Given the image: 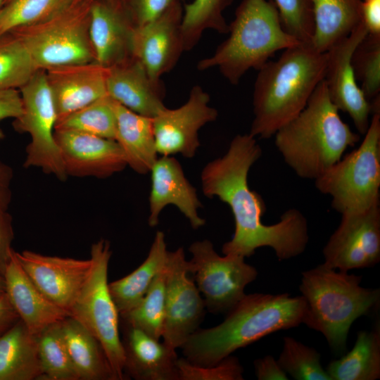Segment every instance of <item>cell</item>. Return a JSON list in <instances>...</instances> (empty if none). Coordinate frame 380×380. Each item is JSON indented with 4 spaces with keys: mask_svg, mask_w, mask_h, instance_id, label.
Listing matches in <instances>:
<instances>
[{
    "mask_svg": "<svg viewBox=\"0 0 380 380\" xmlns=\"http://www.w3.org/2000/svg\"><path fill=\"white\" fill-rule=\"evenodd\" d=\"M261 155L262 148L254 137L249 133L236 135L227 152L203 168L202 190L206 197H217L227 204L233 214L234 233L222 246L224 255L246 258L259 248L270 247L279 260H289L306 248L307 220L300 210L290 208L276 224L262 222L266 211L265 201L248 183L249 170Z\"/></svg>",
    "mask_w": 380,
    "mask_h": 380,
    "instance_id": "obj_1",
    "label": "cell"
},
{
    "mask_svg": "<svg viewBox=\"0 0 380 380\" xmlns=\"http://www.w3.org/2000/svg\"><path fill=\"white\" fill-rule=\"evenodd\" d=\"M305 309L302 296L289 293L246 295L227 313L220 324L198 329L182 346L192 364L214 365L264 336L300 324Z\"/></svg>",
    "mask_w": 380,
    "mask_h": 380,
    "instance_id": "obj_2",
    "label": "cell"
},
{
    "mask_svg": "<svg viewBox=\"0 0 380 380\" xmlns=\"http://www.w3.org/2000/svg\"><path fill=\"white\" fill-rule=\"evenodd\" d=\"M326 64L327 52L305 43L286 49L276 61L265 63L258 70L254 84L249 134L269 139L298 115L324 80Z\"/></svg>",
    "mask_w": 380,
    "mask_h": 380,
    "instance_id": "obj_3",
    "label": "cell"
},
{
    "mask_svg": "<svg viewBox=\"0 0 380 380\" xmlns=\"http://www.w3.org/2000/svg\"><path fill=\"white\" fill-rule=\"evenodd\" d=\"M338 112L322 80L301 112L273 136L284 162L298 177L316 179L359 142V134Z\"/></svg>",
    "mask_w": 380,
    "mask_h": 380,
    "instance_id": "obj_4",
    "label": "cell"
},
{
    "mask_svg": "<svg viewBox=\"0 0 380 380\" xmlns=\"http://www.w3.org/2000/svg\"><path fill=\"white\" fill-rule=\"evenodd\" d=\"M361 280V276L324 263L302 273L299 289L305 303L302 323L322 334L338 354L346 352L352 324L379 305V289L362 287Z\"/></svg>",
    "mask_w": 380,
    "mask_h": 380,
    "instance_id": "obj_5",
    "label": "cell"
},
{
    "mask_svg": "<svg viewBox=\"0 0 380 380\" xmlns=\"http://www.w3.org/2000/svg\"><path fill=\"white\" fill-rule=\"evenodd\" d=\"M228 34L196 68L200 71L217 68L234 85L250 69L259 70L277 51L300 43L284 29L273 0H241Z\"/></svg>",
    "mask_w": 380,
    "mask_h": 380,
    "instance_id": "obj_6",
    "label": "cell"
},
{
    "mask_svg": "<svg viewBox=\"0 0 380 380\" xmlns=\"http://www.w3.org/2000/svg\"><path fill=\"white\" fill-rule=\"evenodd\" d=\"M314 181L319 192L331 197L332 209L341 215L379 204L380 113L372 115L360 145Z\"/></svg>",
    "mask_w": 380,
    "mask_h": 380,
    "instance_id": "obj_7",
    "label": "cell"
},
{
    "mask_svg": "<svg viewBox=\"0 0 380 380\" xmlns=\"http://www.w3.org/2000/svg\"><path fill=\"white\" fill-rule=\"evenodd\" d=\"M91 4L72 1L42 22L11 32L20 39L37 70L95 62L89 32Z\"/></svg>",
    "mask_w": 380,
    "mask_h": 380,
    "instance_id": "obj_8",
    "label": "cell"
},
{
    "mask_svg": "<svg viewBox=\"0 0 380 380\" xmlns=\"http://www.w3.org/2000/svg\"><path fill=\"white\" fill-rule=\"evenodd\" d=\"M110 242L100 239L91 247V270L69 311L100 343L116 380L125 379V353L120 334V315L110 295Z\"/></svg>",
    "mask_w": 380,
    "mask_h": 380,
    "instance_id": "obj_9",
    "label": "cell"
},
{
    "mask_svg": "<svg viewBox=\"0 0 380 380\" xmlns=\"http://www.w3.org/2000/svg\"><path fill=\"white\" fill-rule=\"evenodd\" d=\"M23 111L13 126L19 133H27L30 141L26 147L23 166L37 167L58 179L68 178L60 150L54 137L58 120L55 101L46 71L38 70L19 89Z\"/></svg>",
    "mask_w": 380,
    "mask_h": 380,
    "instance_id": "obj_10",
    "label": "cell"
},
{
    "mask_svg": "<svg viewBox=\"0 0 380 380\" xmlns=\"http://www.w3.org/2000/svg\"><path fill=\"white\" fill-rule=\"evenodd\" d=\"M187 260L189 274L204 296L206 309L212 313H227L245 296V288L258 276L257 270L236 255L220 256L207 239L191 243Z\"/></svg>",
    "mask_w": 380,
    "mask_h": 380,
    "instance_id": "obj_11",
    "label": "cell"
},
{
    "mask_svg": "<svg viewBox=\"0 0 380 380\" xmlns=\"http://www.w3.org/2000/svg\"><path fill=\"white\" fill-rule=\"evenodd\" d=\"M165 315L162 338L172 348H181L203 321L205 304L194 279L188 276L182 247L167 252L165 262Z\"/></svg>",
    "mask_w": 380,
    "mask_h": 380,
    "instance_id": "obj_12",
    "label": "cell"
},
{
    "mask_svg": "<svg viewBox=\"0 0 380 380\" xmlns=\"http://www.w3.org/2000/svg\"><path fill=\"white\" fill-rule=\"evenodd\" d=\"M324 247V264L344 272L371 267L380 260V205L341 215Z\"/></svg>",
    "mask_w": 380,
    "mask_h": 380,
    "instance_id": "obj_13",
    "label": "cell"
},
{
    "mask_svg": "<svg viewBox=\"0 0 380 380\" xmlns=\"http://www.w3.org/2000/svg\"><path fill=\"white\" fill-rule=\"evenodd\" d=\"M209 94L199 85L190 90L187 101L175 109L165 108L153 118V127L158 154L180 153L191 158L200 146L198 131L214 122L217 110L210 106Z\"/></svg>",
    "mask_w": 380,
    "mask_h": 380,
    "instance_id": "obj_14",
    "label": "cell"
},
{
    "mask_svg": "<svg viewBox=\"0 0 380 380\" xmlns=\"http://www.w3.org/2000/svg\"><path fill=\"white\" fill-rule=\"evenodd\" d=\"M368 34L362 22L346 37L327 51L324 80L329 96L338 108L348 113L359 134L369 126L372 106L357 84L352 58L358 44Z\"/></svg>",
    "mask_w": 380,
    "mask_h": 380,
    "instance_id": "obj_15",
    "label": "cell"
},
{
    "mask_svg": "<svg viewBox=\"0 0 380 380\" xmlns=\"http://www.w3.org/2000/svg\"><path fill=\"white\" fill-rule=\"evenodd\" d=\"M183 7L176 2L160 17L134 27L131 37L132 55L151 77L160 80L177 63L184 51L182 33Z\"/></svg>",
    "mask_w": 380,
    "mask_h": 380,
    "instance_id": "obj_16",
    "label": "cell"
},
{
    "mask_svg": "<svg viewBox=\"0 0 380 380\" xmlns=\"http://www.w3.org/2000/svg\"><path fill=\"white\" fill-rule=\"evenodd\" d=\"M15 255L36 286L69 315L91 270V258L45 255L31 251L15 252Z\"/></svg>",
    "mask_w": 380,
    "mask_h": 380,
    "instance_id": "obj_17",
    "label": "cell"
},
{
    "mask_svg": "<svg viewBox=\"0 0 380 380\" xmlns=\"http://www.w3.org/2000/svg\"><path fill=\"white\" fill-rule=\"evenodd\" d=\"M54 137L68 177L105 179L127 166L115 140L66 129H55Z\"/></svg>",
    "mask_w": 380,
    "mask_h": 380,
    "instance_id": "obj_18",
    "label": "cell"
},
{
    "mask_svg": "<svg viewBox=\"0 0 380 380\" xmlns=\"http://www.w3.org/2000/svg\"><path fill=\"white\" fill-rule=\"evenodd\" d=\"M150 172L149 226L158 224L159 215L167 205H175L194 229L205 224V220L198 213L202 204L197 191L185 177L181 164L175 157H158Z\"/></svg>",
    "mask_w": 380,
    "mask_h": 380,
    "instance_id": "obj_19",
    "label": "cell"
},
{
    "mask_svg": "<svg viewBox=\"0 0 380 380\" xmlns=\"http://www.w3.org/2000/svg\"><path fill=\"white\" fill-rule=\"evenodd\" d=\"M106 92L119 104L146 117L153 118L165 108L161 80L151 77L134 56L107 68Z\"/></svg>",
    "mask_w": 380,
    "mask_h": 380,
    "instance_id": "obj_20",
    "label": "cell"
},
{
    "mask_svg": "<svg viewBox=\"0 0 380 380\" xmlns=\"http://www.w3.org/2000/svg\"><path fill=\"white\" fill-rule=\"evenodd\" d=\"M45 71L56 107L57 122L107 96V68L96 62L61 65Z\"/></svg>",
    "mask_w": 380,
    "mask_h": 380,
    "instance_id": "obj_21",
    "label": "cell"
},
{
    "mask_svg": "<svg viewBox=\"0 0 380 380\" xmlns=\"http://www.w3.org/2000/svg\"><path fill=\"white\" fill-rule=\"evenodd\" d=\"M134 26L122 0H96L90 8L89 38L95 62L108 68L132 56Z\"/></svg>",
    "mask_w": 380,
    "mask_h": 380,
    "instance_id": "obj_22",
    "label": "cell"
},
{
    "mask_svg": "<svg viewBox=\"0 0 380 380\" xmlns=\"http://www.w3.org/2000/svg\"><path fill=\"white\" fill-rule=\"evenodd\" d=\"M4 278L5 293L20 319L34 335L61 322L68 313L50 300L32 282L13 251Z\"/></svg>",
    "mask_w": 380,
    "mask_h": 380,
    "instance_id": "obj_23",
    "label": "cell"
},
{
    "mask_svg": "<svg viewBox=\"0 0 380 380\" xmlns=\"http://www.w3.org/2000/svg\"><path fill=\"white\" fill-rule=\"evenodd\" d=\"M125 374L137 380H177L176 349L122 322Z\"/></svg>",
    "mask_w": 380,
    "mask_h": 380,
    "instance_id": "obj_24",
    "label": "cell"
},
{
    "mask_svg": "<svg viewBox=\"0 0 380 380\" xmlns=\"http://www.w3.org/2000/svg\"><path fill=\"white\" fill-rule=\"evenodd\" d=\"M117 124L115 141L127 164L138 174L145 175L158 158L153 118L137 114L115 101Z\"/></svg>",
    "mask_w": 380,
    "mask_h": 380,
    "instance_id": "obj_25",
    "label": "cell"
},
{
    "mask_svg": "<svg viewBox=\"0 0 380 380\" xmlns=\"http://www.w3.org/2000/svg\"><path fill=\"white\" fill-rule=\"evenodd\" d=\"M314 18L312 46L327 52L362 22V0H311Z\"/></svg>",
    "mask_w": 380,
    "mask_h": 380,
    "instance_id": "obj_26",
    "label": "cell"
},
{
    "mask_svg": "<svg viewBox=\"0 0 380 380\" xmlns=\"http://www.w3.org/2000/svg\"><path fill=\"white\" fill-rule=\"evenodd\" d=\"M41 376L37 336L19 319L0 336V380H36Z\"/></svg>",
    "mask_w": 380,
    "mask_h": 380,
    "instance_id": "obj_27",
    "label": "cell"
},
{
    "mask_svg": "<svg viewBox=\"0 0 380 380\" xmlns=\"http://www.w3.org/2000/svg\"><path fill=\"white\" fill-rule=\"evenodd\" d=\"M61 329L79 380H116L98 340L76 319L68 316Z\"/></svg>",
    "mask_w": 380,
    "mask_h": 380,
    "instance_id": "obj_28",
    "label": "cell"
},
{
    "mask_svg": "<svg viewBox=\"0 0 380 380\" xmlns=\"http://www.w3.org/2000/svg\"><path fill=\"white\" fill-rule=\"evenodd\" d=\"M167 252L165 234L158 231L145 260L130 274L108 283L120 315L133 309L144 297L156 276L165 265Z\"/></svg>",
    "mask_w": 380,
    "mask_h": 380,
    "instance_id": "obj_29",
    "label": "cell"
},
{
    "mask_svg": "<svg viewBox=\"0 0 380 380\" xmlns=\"http://www.w3.org/2000/svg\"><path fill=\"white\" fill-rule=\"evenodd\" d=\"M326 372L331 380H375L380 378L379 322L370 331H360L353 348L331 361Z\"/></svg>",
    "mask_w": 380,
    "mask_h": 380,
    "instance_id": "obj_30",
    "label": "cell"
},
{
    "mask_svg": "<svg viewBox=\"0 0 380 380\" xmlns=\"http://www.w3.org/2000/svg\"><path fill=\"white\" fill-rule=\"evenodd\" d=\"M233 0H193L183 8L182 33L184 51L191 50L205 30L227 34L224 11Z\"/></svg>",
    "mask_w": 380,
    "mask_h": 380,
    "instance_id": "obj_31",
    "label": "cell"
},
{
    "mask_svg": "<svg viewBox=\"0 0 380 380\" xmlns=\"http://www.w3.org/2000/svg\"><path fill=\"white\" fill-rule=\"evenodd\" d=\"M165 263L144 297L133 309L120 315V320L156 339L162 338L165 315Z\"/></svg>",
    "mask_w": 380,
    "mask_h": 380,
    "instance_id": "obj_32",
    "label": "cell"
},
{
    "mask_svg": "<svg viewBox=\"0 0 380 380\" xmlns=\"http://www.w3.org/2000/svg\"><path fill=\"white\" fill-rule=\"evenodd\" d=\"M115 101L108 95L58 121L55 129L72 130L115 140Z\"/></svg>",
    "mask_w": 380,
    "mask_h": 380,
    "instance_id": "obj_33",
    "label": "cell"
},
{
    "mask_svg": "<svg viewBox=\"0 0 380 380\" xmlns=\"http://www.w3.org/2000/svg\"><path fill=\"white\" fill-rule=\"evenodd\" d=\"M60 323L48 327L37 335L42 370L40 379L79 380L64 342Z\"/></svg>",
    "mask_w": 380,
    "mask_h": 380,
    "instance_id": "obj_34",
    "label": "cell"
},
{
    "mask_svg": "<svg viewBox=\"0 0 380 380\" xmlns=\"http://www.w3.org/2000/svg\"><path fill=\"white\" fill-rule=\"evenodd\" d=\"M37 70L15 34L0 36V91L20 89Z\"/></svg>",
    "mask_w": 380,
    "mask_h": 380,
    "instance_id": "obj_35",
    "label": "cell"
},
{
    "mask_svg": "<svg viewBox=\"0 0 380 380\" xmlns=\"http://www.w3.org/2000/svg\"><path fill=\"white\" fill-rule=\"evenodd\" d=\"M72 0H12L0 8V36L18 27L42 22Z\"/></svg>",
    "mask_w": 380,
    "mask_h": 380,
    "instance_id": "obj_36",
    "label": "cell"
},
{
    "mask_svg": "<svg viewBox=\"0 0 380 380\" xmlns=\"http://www.w3.org/2000/svg\"><path fill=\"white\" fill-rule=\"evenodd\" d=\"M283 370L296 380H331L321 364V355L293 337L285 336L277 360Z\"/></svg>",
    "mask_w": 380,
    "mask_h": 380,
    "instance_id": "obj_37",
    "label": "cell"
},
{
    "mask_svg": "<svg viewBox=\"0 0 380 380\" xmlns=\"http://www.w3.org/2000/svg\"><path fill=\"white\" fill-rule=\"evenodd\" d=\"M352 65L357 81L361 82L371 103L380 94V35L367 34L353 53Z\"/></svg>",
    "mask_w": 380,
    "mask_h": 380,
    "instance_id": "obj_38",
    "label": "cell"
},
{
    "mask_svg": "<svg viewBox=\"0 0 380 380\" xmlns=\"http://www.w3.org/2000/svg\"><path fill=\"white\" fill-rule=\"evenodd\" d=\"M281 25L289 34L300 43L311 44L314 34V18L311 0H273Z\"/></svg>",
    "mask_w": 380,
    "mask_h": 380,
    "instance_id": "obj_39",
    "label": "cell"
},
{
    "mask_svg": "<svg viewBox=\"0 0 380 380\" xmlns=\"http://www.w3.org/2000/svg\"><path fill=\"white\" fill-rule=\"evenodd\" d=\"M177 380H242L243 369L239 360L232 355L214 365L201 366L178 358Z\"/></svg>",
    "mask_w": 380,
    "mask_h": 380,
    "instance_id": "obj_40",
    "label": "cell"
},
{
    "mask_svg": "<svg viewBox=\"0 0 380 380\" xmlns=\"http://www.w3.org/2000/svg\"><path fill=\"white\" fill-rule=\"evenodd\" d=\"M179 0H122L134 27L156 19Z\"/></svg>",
    "mask_w": 380,
    "mask_h": 380,
    "instance_id": "obj_41",
    "label": "cell"
},
{
    "mask_svg": "<svg viewBox=\"0 0 380 380\" xmlns=\"http://www.w3.org/2000/svg\"><path fill=\"white\" fill-rule=\"evenodd\" d=\"M13 239L12 216L8 210H0V275L3 277L14 251L11 248Z\"/></svg>",
    "mask_w": 380,
    "mask_h": 380,
    "instance_id": "obj_42",
    "label": "cell"
},
{
    "mask_svg": "<svg viewBox=\"0 0 380 380\" xmlns=\"http://www.w3.org/2000/svg\"><path fill=\"white\" fill-rule=\"evenodd\" d=\"M255 374L258 380H286L287 374L277 360L268 355L254 361Z\"/></svg>",
    "mask_w": 380,
    "mask_h": 380,
    "instance_id": "obj_43",
    "label": "cell"
},
{
    "mask_svg": "<svg viewBox=\"0 0 380 380\" xmlns=\"http://www.w3.org/2000/svg\"><path fill=\"white\" fill-rule=\"evenodd\" d=\"M23 111L21 96L18 89L0 91V121L6 118L15 119Z\"/></svg>",
    "mask_w": 380,
    "mask_h": 380,
    "instance_id": "obj_44",
    "label": "cell"
},
{
    "mask_svg": "<svg viewBox=\"0 0 380 380\" xmlns=\"http://www.w3.org/2000/svg\"><path fill=\"white\" fill-rule=\"evenodd\" d=\"M361 19L368 34L380 35V0H362Z\"/></svg>",
    "mask_w": 380,
    "mask_h": 380,
    "instance_id": "obj_45",
    "label": "cell"
},
{
    "mask_svg": "<svg viewBox=\"0 0 380 380\" xmlns=\"http://www.w3.org/2000/svg\"><path fill=\"white\" fill-rule=\"evenodd\" d=\"M13 171L11 166L0 162V210H6L11 201V184Z\"/></svg>",
    "mask_w": 380,
    "mask_h": 380,
    "instance_id": "obj_46",
    "label": "cell"
},
{
    "mask_svg": "<svg viewBox=\"0 0 380 380\" xmlns=\"http://www.w3.org/2000/svg\"><path fill=\"white\" fill-rule=\"evenodd\" d=\"M20 319L6 293L0 296V336Z\"/></svg>",
    "mask_w": 380,
    "mask_h": 380,
    "instance_id": "obj_47",
    "label": "cell"
},
{
    "mask_svg": "<svg viewBox=\"0 0 380 380\" xmlns=\"http://www.w3.org/2000/svg\"><path fill=\"white\" fill-rule=\"evenodd\" d=\"M5 293V281L3 276L0 275V296Z\"/></svg>",
    "mask_w": 380,
    "mask_h": 380,
    "instance_id": "obj_48",
    "label": "cell"
},
{
    "mask_svg": "<svg viewBox=\"0 0 380 380\" xmlns=\"http://www.w3.org/2000/svg\"><path fill=\"white\" fill-rule=\"evenodd\" d=\"M96 0H72V2H84V1H89V2H93Z\"/></svg>",
    "mask_w": 380,
    "mask_h": 380,
    "instance_id": "obj_49",
    "label": "cell"
},
{
    "mask_svg": "<svg viewBox=\"0 0 380 380\" xmlns=\"http://www.w3.org/2000/svg\"><path fill=\"white\" fill-rule=\"evenodd\" d=\"M4 137V133L1 128L0 127V139H2Z\"/></svg>",
    "mask_w": 380,
    "mask_h": 380,
    "instance_id": "obj_50",
    "label": "cell"
},
{
    "mask_svg": "<svg viewBox=\"0 0 380 380\" xmlns=\"http://www.w3.org/2000/svg\"><path fill=\"white\" fill-rule=\"evenodd\" d=\"M4 1H5V0H0V8H1L2 7V6L4 5Z\"/></svg>",
    "mask_w": 380,
    "mask_h": 380,
    "instance_id": "obj_51",
    "label": "cell"
},
{
    "mask_svg": "<svg viewBox=\"0 0 380 380\" xmlns=\"http://www.w3.org/2000/svg\"><path fill=\"white\" fill-rule=\"evenodd\" d=\"M11 1H12V0H5L4 4H6V3H8V2Z\"/></svg>",
    "mask_w": 380,
    "mask_h": 380,
    "instance_id": "obj_52",
    "label": "cell"
}]
</instances>
